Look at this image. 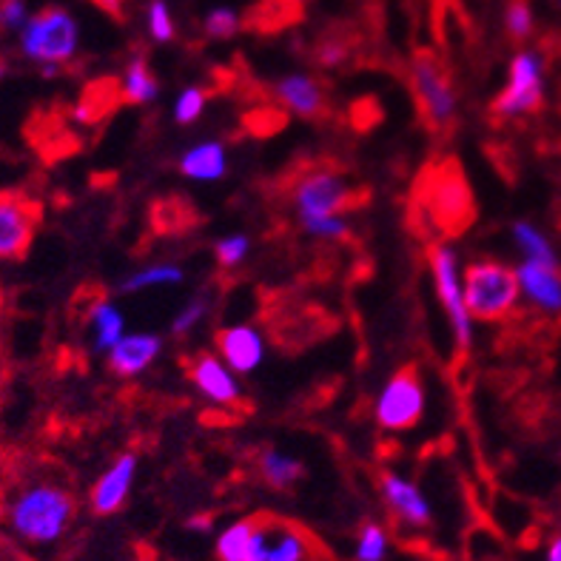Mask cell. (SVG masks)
Wrapping results in <instances>:
<instances>
[{
	"label": "cell",
	"mask_w": 561,
	"mask_h": 561,
	"mask_svg": "<svg viewBox=\"0 0 561 561\" xmlns=\"http://www.w3.org/2000/svg\"><path fill=\"white\" fill-rule=\"evenodd\" d=\"M78 513L75 493L51 477L26 479L9 493L3 525L9 536L28 548H51L69 534Z\"/></svg>",
	"instance_id": "cell-1"
},
{
	"label": "cell",
	"mask_w": 561,
	"mask_h": 561,
	"mask_svg": "<svg viewBox=\"0 0 561 561\" xmlns=\"http://www.w3.org/2000/svg\"><path fill=\"white\" fill-rule=\"evenodd\" d=\"M21 55L37 69H60L78 55L80 23L64 7H46L18 32Z\"/></svg>",
	"instance_id": "cell-2"
},
{
	"label": "cell",
	"mask_w": 561,
	"mask_h": 561,
	"mask_svg": "<svg viewBox=\"0 0 561 561\" xmlns=\"http://www.w3.org/2000/svg\"><path fill=\"white\" fill-rule=\"evenodd\" d=\"M516 271L502 263L484 260L465 268V306L479 322H499L519 302Z\"/></svg>",
	"instance_id": "cell-3"
},
{
	"label": "cell",
	"mask_w": 561,
	"mask_h": 561,
	"mask_svg": "<svg viewBox=\"0 0 561 561\" xmlns=\"http://www.w3.org/2000/svg\"><path fill=\"white\" fill-rule=\"evenodd\" d=\"M408 78H411L413 98L420 103L422 117L427 126L450 128L459 112V100H456L454 80H450L448 66L442 64L439 57L431 51H416L408 66Z\"/></svg>",
	"instance_id": "cell-4"
},
{
	"label": "cell",
	"mask_w": 561,
	"mask_h": 561,
	"mask_svg": "<svg viewBox=\"0 0 561 561\" xmlns=\"http://www.w3.org/2000/svg\"><path fill=\"white\" fill-rule=\"evenodd\" d=\"M294 211H297L299 226L311 220H322L331 214H342L354 203V188L340 171L331 169H313L306 171L297 180L291 192Z\"/></svg>",
	"instance_id": "cell-5"
},
{
	"label": "cell",
	"mask_w": 561,
	"mask_h": 561,
	"mask_svg": "<svg viewBox=\"0 0 561 561\" xmlns=\"http://www.w3.org/2000/svg\"><path fill=\"white\" fill-rule=\"evenodd\" d=\"M431 274H434L436 297L445 306L450 328H454L456 345L462 354H468L473 345V317H470L468 306H465V288L462 277H459V263H456V251L445 242H436L431 249Z\"/></svg>",
	"instance_id": "cell-6"
},
{
	"label": "cell",
	"mask_w": 561,
	"mask_h": 561,
	"mask_svg": "<svg viewBox=\"0 0 561 561\" xmlns=\"http://www.w3.org/2000/svg\"><path fill=\"white\" fill-rule=\"evenodd\" d=\"M422 413H425L422 377L416 374V368H402L379 391L377 408H374L377 425L382 431H393V434L397 431H411L422 422Z\"/></svg>",
	"instance_id": "cell-7"
},
{
	"label": "cell",
	"mask_w": 561,
	"mask_h": 561,
	"mask_svg": "<svg viewBox=\"0 0 561 561\" xmlns=\"http://www.w3.org/2000/svg\"><path fill=\"white\" fill-rule=\"evenodd\" d=\"M541 100H545V64L536 51L525 49L511 60L507 85L493 100V114L511 121V117L536 112Z\"/></svg>",
	"instance_id": "cell-8"
},
{
	"label": "cell",
	"mask_w": 561,
	"mask_h": 561,
	"mask_svg": "<svg viewBox=\"0 0 561 561\" xmlns=\"http://www.w3.org/2000/svg\"><path fill=\"white\" fill-rule=\"evenodd\" d=\"M41 208L21 194H0V263L21 260L35 240Z\"/></svg>",
	"instance_id": "cell-9"
},
{
	"label": "cell",
	"mask_w": 561,
	"mask_h": 561,
	"mask_svg": "<svg viewBox=\"0 0 561 561\" xmlns=\"http://www.w3.org/2000/svg\"><path fill=\"white\" fill-rule=\"evenodd\" d=\"M379 488H382L385 505H388V511H391V516L399 525L413 527V530L431 527V522H434V507H431L425 493L420 491V484L399 477V473H382Z\"/></svg>",
	"instance_id": "cell-10"
},
{
	"label": "cell",
	"mask_w": 561,
	"mask_h": 561,
	"mask_svg": "<svg viewBox=\"0 0 561 561\" xmlns=\"http://www.w3.org/2000/svg\"><path fill=\"white\" fill-rule=\"evenodd\" d=\"M265 553L263 561H320V548L308 530L283 519H263Z\"/></svg>",
	"instance_id": "cell-11"
},
{
	"label": "cell",
	"mask_w": 561,
	"mask_h": 561,
	"mask_svg": "<svg viewBox=\"0 0 561 561\" xmlns=\"http://www.w3.org/2000/svg\"><path fill=\"white\" fill-rule=\"evenodd\" d=\"M194 388H197L214 405H237L240 402V385L234 370L228 368L217 354H197L188 368Z\"/></svg>",
	"instance_id": "cell-12"
},
{
	"label": "cell",
	"mask_w": 561,
	"mask_h": 561,
	"mask_svg": "<svg viewBox=\"0 0 561 561\" xmlns=\"http://www.w3.org/2000/svg\"><path fill=\"white\" fill-rule=\"evenodd\" d=\"M137 477V456L135 454H123L114 459L112 468L103 473V477L94 482L92 488V511L98 516H112V513L121 511L126 505L128 493H131V484H135Z\"/></svg>",
	"instance_id": "cell-13"
},
{
	"label": "cell",
	"mask_w": 561,
	"mask_h": 561,
	"mask_svg": "<svg viewBox=\"0 0 561 561\" xmlns=\"http://www.w3.org/2000/svg\"><path fill=\"white\" fill-rule=\"evenodd\" d=\"M217 351H220V359L234 370V374H251L254 368H260L265 359V342L263 334L251 325H231L222 328L217 334Z\"/></svg>",
	"instance_id": "cell-14"
},
{
	"label": "cell",
	"mask_w": 561,
	"mask_h": 561,
	"mask_svg": "<svg viewBox=\"0 0 561 561\" xmlns=\"http://www.w3.org/2000/svg\"><path fill=\"white\" fill-rule=\"evenodd\" d=\"M431 197H434V214L439 217L442 228H462L473 220L468 183L459 178V171H442Z\"/></svg>",
	"instance_id": "cell-15"
},
{
	"label": "cell",
	"mask_w": 561,
	"mask_h": 561,
	"mask_svg": "<svg viewBox=\"0 0 561 561\" xmlns=\"http://www.w3.org/2000/svg\"><path fill=\"white\" fill-rule=\"evenodd\" d=\"M274 94H277L279 106H285L297 117H306V121H317L325 112V89L320 80H313L311 75H302V71L279 80L274 85Z\"/></svg>",
	"instance_id": "cell-16"
},
{
	"label": "cell",
	"mask_w": 561,
	"mask_h": 561,
	"mask_svg": "<svg viewBox=\"0 0 561 561\" xmlns=\"http://www.w3.org/2000/svg\"><path fill=\"white\" fill-rule=\"evenodd\" d=\"M516 279H519V291L525 294L530 302L541 308V311H561V274L559 265L545 263H525L516 268Z\"/></svg>",
	"instance_id": "cell-17"
},
{
	"label": "cell",
	"mask_w": 561,
	"mask_h": 561,
	"mask_svg": "<svg viewBox=\"0 0 561 561\" xmlns=\"http://www.w3.org/2000/svg\"><path fill=\"white\" fill-rule=\"evenodd\" d=\"M163 351V340L157 334H123V340L108 351V365L117 377H137L149 368Z\"/></svg>",
	"instance_id": "cell-18"
},
{
	"label": "cell",
	"mask_w": 561,
	"mask_h": 561,
	"mask_svg": "<svg viewBox=\"0 0 561 561\" xmlns=\"http://www.w3.org/2000/svg\"><path fill=\"white\" fill-rule=\"evenodd\" d=\"M180 171H183L188 180H197V183H214V180H222L228 171L226 146H222L220 140L197 142L194 149H188L183 157H180Z\"/></svg>",
	"instance_id": "cell-19"
},
{
	"label": "cell",
	"mask_w": 561,
	"mask_h": 561,
	"mask_svg": "<svg viewBox=\"0 0 561 561\" xmlns=\"http://www.w3.org/2000/svg\"><path fill=\"white\" fill-rule=\"evenodd\" d=\"M89 325H92L94 334V348L98 351H112L117 342L123 340V328H126V320L123 313L117 311L114 302L108 299H98L89 311Z\"/></svg>",
	"instance_id": "cell-20"
},
{
	"label": "cell",
	"mask_w": 561,
	"mask_h": 561,
	"mask_svg": "<svg viewBox=\"0 0 561 561\" xmlns=\"http://www.w3.org/2000/svg\"><path fill=\"white\" fill-rule=\"evenodd\" d=\"M260 473H263L265 484H271L274 491H285V488H291L302 479L306 468H302L297 456L271 448L260 456Z\"/></svg>",
	"instance_id": "cell-21"
},
{
	"label": "cell",
	"mask_w": 561,
	"mask_h": 561,
	"mask_svg": "<svg viewBox=\"0 0 561 561\" xmlns=\"http://www.w3.org/2000/svg\"><path fill=\"white\" fill-rule=\"evenodd\" d=\"M121 92L128 103H151L160 94V85H157L154 71L149 69L146 57H131L128 60L126 71H123Z\"/></svg>",
	"instance_id": "cell-22"
},
{
	"label": "cell",
	"mask_w": 561,
	"mask_h": 561,
	"mask_svg": "<svg viewBox=\"0 0 561 561\" xmlns=\"http://www.w3.org/2000/svg\"><path fill=\"white\" fill-rule=\"evenodd\" d=\"M256 519H240L217 536V561H249Z\"/></svg>",
	"instance_id": "cell-23"
},
{
	"label": "cell",
	"mask_w": 561,
	"mask_h": 561,
	"mask_svg": "<svg viewBox=\"0 0 561 561\" xmlns=\"http://www.w3.org/2000/svg\"><path fill=\"white\" fill-rule=\"evenodd\" d=\"M513 240H516V245L522 249L525 260H530V263L559 265L553 245H550L548 237L541 234L534 222H516V226H513Z\"/></svg>",
	"instance_id": "cell-24"
},
{
	"label": "cell",
	"mask_w": 561,
	"mask_h": 561,
	"mask_svg": "<svg viewBox=\"0 0 561 561\" xmlns=\"http://www.w3.org/2000/svg\"><path fill=\"white\" fill-rule=\"evenodd\" d=\"M183 268L180 265H149V268H140L137 274H131L128 279H123L121 294H137L146 291V288H160V285H180L183 283Z\"/></svg>",
	"instance_id": "cell-25"
},
{
	"label": "cell",
	"mask_w": 561,
	"mask_h": 561,
	"mask_svg": "<svg viewBox=\"0 0 561 561\" xmlns=\"http://www.w3.org/2000/svg\"><path fill=\"white\" fill-rule=\"evenodd\" d=\"M388 530L377 522H368L363 525L359 536H356V550H354V559L356 561H385L388 556Z\"/></svg>",
	"instance_id": "cell-26"
},
{
	"label": "cell",
	"mask_w": 561,
	"mask_h": 561,
	"mask_svg": "<svg viewBox=\"0 0 561 561\" xmlns=\"http://www.w3.org/2000/svg\"><path fill=\"white\" fill-rule=\"evenodd\" d=\"M203 28H206V35L214 37V41H228V37H234L240 32V14L234 9L217 7L206 14Z\"/></svg>",
	"instance_id": "cell-27"
},
{
	"label": "cell",
	"mask_w": 561,
	"mask_h": 561,
	"mask_svg": "<svg viewBox=\"0 0 561 561\" xmlns=\"http://www.w3.org/2000/svg\"><path fill=\"white\" fill-rule=\"evenodd\" d=\"M146 26H149L151 41L157 43H169L174 37V18L165 0H151L146 9Z\"/></svg>",
	"instance_id": "cell-28"
},
{
	"label": "cell",
	"mask_w": 561,
	"mask_h": 561,
	"mask_svg": "<svg viewBox=\"0 0 561 561\" xmlns=\"http://www.w3.org/2000/svg\"><path fill=\"white\" fill-rule=\"evenodd\" d=\"M206 103H208V94L199 89V85H188L180 92V98L174 100V121L178 123H194L199 114L206 112Z\"/></svg>",
	"instance_id": "cell-29"
},
{
	"label": "cell",
	"mask_w": 561,
	"mask_h": 561,
	"mask_svg": "<svg viewBox=\"0 0 561 561\" xmlns=\"http://www.w3.org/2000/svg\"><path fill=\"white\" fill-rule=\"evenodd\" d=\"M505 26L511 32V37L516 41H525L534 32V9L527 0H511L505 9Z\"/></svg>",
	"instance_id": "cell-30"
},
{
	"label": "cell",
	"mask_w": 561,
	"mask_h": 561,
	"mask_svg": "<svg viewBox=\"0 0 561 561\" xmlns=\"http://www.w3.org/2000/svg\"><path fill=\"white\" fill-rule=\"evenodd\" d=\"M249 249H251L249 237L228 234L214 245V254H217V263H220L222 268H237V265L249 256Z\"/></svg>",
	"instance_id": "cell-31"
},
{
	"label": "cell",
	"mask_w": 561,
	"mask_h": 561,
	"mask_svg": "<svg viewBox=\"0 0 561 561\" xmlns=\"http://www.w3.org/2000/svg\"><path fill=\"white\" fill-rule=\"evenodd\" d=\"M311 237L317 240H345L351 234L348 220L342 214H331V217H322V220H311L302 226Z\"/></svg>",
	"instance_id": "cell-32"
},
{
	"label": "cell",
	"mask_w": 561,
	"mask_h": 561,
	"mask_svg": "<svg viewBox=\"0 0 561 561\" xmlns=\"http://www.w3.org/2000/svg\"><path fill=\"white\" fill-rule=\"evenodd\" d=\"M32 18L26 0H0V28L3 32H21Z\"/></svg>",
	"instance_id": "cell-33"
},
{
	"label": "cell",
	"mask_w": 561,
	"mask_h": 561,
	"mask_svg": "<svg viewBox=\"0 0 561 561\" xmlns=\"http://www.w3.org/2000/svg\"><path fill=\"white\" fill-rule=\"evenodd\" d=\"M206 313H208L206 299L203 297L192 299V302H188V306H185L178 317H174V325H171V331H174L178 336H185L188 331H192V328H197L199 322H203V317H206Z\"/></svg>",
	"instance_id": "cell-34"
},
{
	"label": "cell",
	"mask_w": 561,
	"mask_h": 561,
	"mask_svg": "<svg viewBox=\"0 0 561 561\" xmlns=\"http://www.w3.org/2000/svg\"><path fill=\"white\" fill-rule=\"evenodd\" d=\"M345 57H348V46L342 41H325L320 46V51H317V60H320L322 66H342L345 64Z\"/></svg>",
	"instance_id": "cell-35"
},
{
	"label": "cell",
	"mask_w": 561,
	"mask_h": 561,
	"mask_svg": "<svg viewBox=\"0 0 561 561\" xmlns=\"http://www.w3.org/2000/svg\"><path fill=\"white\" fill-rule=\"evenodd\" d=\"M94 3H98L103 12H108V14H114V18H117V14L123 12V3H126V0H94Z\"/></svg>",
	"instance_id": "cell-36"
},
{
	"label": "cell",
	"mask_w": 561,
	"mask_h": 561,
	"mask_svg": "<svg viewBox=\"0 0 561 561\" xmlns=\"http://www.w3.org/2000/svg\"><path fill=\"white\" fill-rule=\"evenodd\" d=\"M548 561H561V536H556L550 541V550H548Z\"/></svg>",
	"instance_id": "cell-37"
},
{
	"label": "cell",
	"mask_w": 561,
	"mask_h": 561,
	"mask_svg": "<svg viewBox=\"0 0 561 561\" xmlns=\"http://www.w3.org/2000/svg\"><path fill=\"white\" fill-rule=\"evenodd\" d=\"M188 527H194V530H208V527H211V522H208V516H197V519L188 522Z\"/></svg>",
	"instance_id": "cell-38"
},
{
	"label": "cell",
	"mask_w": 561,
	"mask_h": 561,
	"mask_svg": "<svg viewBox=\"0 0 561 561\" xmlns=\"http://www.w3.org/2000/svg\"><path fill=\"white\" fill-rule=\"evenodd\" d=\"M3 75H7V64L0 60V80H3Z\"/></svg>",
	"instance_id": "cell-39"
},
{
	"label": "cell",
	"mask_w": 561,
	"mask_h": 561,
	"mask_svg": "<svg viewBox=\"0 0 561 561\" xmlns=\"http://www.w3.org/2000/svg\"><path fill=\"white\" fill-rule=\"evenodd\" d=\"M297 3H306V0H297Z\"/></svg>",
	"instance_id": "cell-40"
}]
</instances>
